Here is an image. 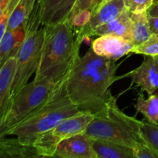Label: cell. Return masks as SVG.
Segmentation results:
<instances>
[{"instance_id":"9a60e30c","label":"cell","mask_w":158,"mask_h":158,"mask_svg":"<svg viewBox=\"0 0 158 158\" xmlns=\"http://www.w3.org/2000/svg\"><path fill=\"white\" fill-rule=\"evenodd\" d=\"M1 158L42 157L33 143H26L15 137L14 138H0Z\"/></svg>"},{"instance_id":"e0dca14e","label":"cell","mask_w":158,"mask_h":158,"mask_svg":"<svg viewBox=\"0 0 158 158\" xmlns=\"http://www.w3.org/2000/svg\"><path fill=\"white\" fill-rule=\"evenodd\" d=\"M102 0H77L69 18V23L76 31L86 26Z\"/></svg>"},{"instance_id":"44dd1931","label":"cell","mask_w":158,"mask_h":158,"mask_svg":"<svg viewBox=\"0 0 158 158\" xmlns=\"http://www.w3.org/2000/svg\"><path fill=\"white\" fill-rule=\"evenodd\" d=\"M36 2L37 0H19L9 18L7 29L12 30L23 26L32 14Z\"/></svg>"},{"instance_id":"ac0fdd59","label":"cell","mask_w":158,"mask_h":158,"mask_svg":"<svg viewBox=\"0 0 158 158\" xmlns=\"http://www.w3.org/2000/svg\"><path fill=\"white\" fill-rule=\"evenodd\" d=\"M97 158H134V150L109 140H92Z\"/></svg>"},{"instance_id":"7c38bea8","label":"cell","mask_w":158,"mask_h":158,"mask_svg":"<svg viewBox=\"0 0 158 158\" xmlns=\"http://www.w3.org/2000/svg\"><path fill=\"white\" fill-rule=\"evenodd\" d=\"M77 0H37L43 26L69 20Z\"/></svg>"},{"instance_id":"484cf974","label":"cell","mask_w":158,"mask_h":158,"mask_svg":"<svg viewBox=\"0 0 158 158\" xmlns=\"http://www.w3.org/2000/svg\"><path fill=\"white\" fill-rule=\"evenodd\" d=\"M134 158H158V151L145 143L134 148Z\"/></svg>"},{"instance_id":"4dcf8cb0","label":"cell","mask_w":158,"mask_h":158,"mask_svg":"<svg viewBox=\"0 0 158 158\" xmlns=\"http://www.w3.org/2000/svg\"><path fill=\"white\" fill-rule=\"evenodd\" d=\"M153 35H156V36H157V37H158V32H157V33H156V34H153Z\"/></svg>"},{"instance_id":"8992f818","label":"cell","mask_w":158,"mask_h":158,"mask_svg":"<svg viewBox=\"0 0 158 158\" xmlns=\"http://www.w3.org/2000/svg\"><path fill=\"white\" fill-rule=\"evenodd\" d=\"M60 82L33 80L25 85L14 96L6 117L0 121V138L44 104Z\"/></svg>"},{"instance_id":"4fadbf2b","label":"cell","mask_w":158,"mask_h":158,"mask_svg":"<svg viewBox=\"0 0 158 158\" xmlns=\"http://www.w3.org/2000/svg\"><path fill=\"white\" fill-rule=\"evenodd\" d=\"M18 53L9 57L0 69V121L4 119L12 100V87Z\"/></svg>"},{"instance_id":"8fae6325","label":"cell","mask_w":158,"mask_h":158,"mask_svg":"<svg viewBox=\"0 0 158 158\" xmlns=\"http://www.w3.org/2000/svg\"><path fill=\"white\" fill-rule=\"evenodd\" d=\"M134 46V43L123 37L114 35H100L92 43L91 47L99 56L117 61L130 53Z\"/></svg>"},{"instance_id":"52a82bcc","label":"cell","mask_w":158,"mask_h":158,"mask_svg":"<svg viewBox=\"0 0 158 158\" xmlns=\"http://www.w3.org/2000/svg\"><path fill=\"white\" fill-rule=\"evenodd\" d=\"M94 116L89 111H79L39 136L34 140V147L42 157H53L59 143L65 139L84 133Z\"/></svg>"},{"instance_id":"9c48e42d","label":"cell","mask_w":158,"mask_h":158,"mask_svg":"<svg viewBox=\"0 0 158 158\" xmlns=\"http://www.w3.org/2000/svg\"><path fill=\"white\" fill-rule=\"evenodd\" d=\"M145 56L140 66L122 77L131 78L132 84H136L149 95L158 89V56Z\"/></svg>"},{"instance_id":"4316f807","label":"cell","mask_w":158,"mask_h":158,"mask_svg":"<svg viewBox=\"0 0 158 158\" xmlns=\"http://www.w3.org/2000/svg\"><path fill=\"white\" fill-rule=\"evenodd\" d=\"M148 21H149L150 28L153 34L158 32V15H148Z\"/></svg>"},{"instance_id":"7a4b0ae2","label":"cell","mask_w":158,"mask_h":158,"mask_svg":"<svg viewBox=\"0 0 158 158\" xmlns=\"http://www.w3.org/2000/svg\"><path fill=\"white\" fill-rule=\"evenodd\" d=\"M44 40L35 80L46 79L55 83L63 80L80 56L81 43L76 39L69 21L43 26Z\"/></svg>"},{"instance_id":"6da1fadb","label":"cell","mask_w":158,"mask_h":158,"mask_svg":"<svg viewBox=\"0 0 158 158\" xmlns=\"http://www.w3.org/2000/svg\"><path fill=\"white\" fill-rule=\"evenodd\" d=\"M119 64L96 53L89 48L79 56L66 77V89L71 100L80 110L92 114L101 110L110 96L111 85L117 80Z\"/></svg>"},{"instance_id":"5bb4252c","label":"cell","mask_w":158,"mask_h":158,"mask_svg":"<svg viewBox=\"0 0 158 158\" xmlns=\"http://www.w3.org/2000/svg\"><path fill=\"white\" fill-rule=\"evenodd\" d=\"M133 20L131 18V12L125 9L118 17L106 24L99 26L93 32V35H114L123 37L133 42Z\"/></svg>"},{"instance_id":"ffe728a7","label":"cell","mask_w":158,"mask_h":158,"mask_svg":"<svg viewBox=\"0 0 158 158\" xmlns=\"http://www.w3.org/2000/svg\"><path fill=\"white\" fill-rule=\"evenodd\" d=\"M135 109L137 113H141L145 119L154 123H158V95L149 94L148 99H145L142 93L139 94L136 100Z\"/></svg>"},{"instance_id":"5b68a950","label":"cell","mask_w":158,"mask_h":158,"mask_svg":"<svg viewBox=\"0 0 158 158\" xmlns=\"http://www.w3.org/2000/svg\"><path fill=\"white\" fill-rule=\"evenodd\" d=\"M40 9L36 2L32 14L23 23L26 35L17 56L12 98L27 84L31 76L35 73L39 67L44 40V29L43 26L40 29Z\"/></svg>"},{"instance_id":"2e32d148","label":"cell","mask_w":158,"mask_h":158,"mask_svg":"<svg viewBox=\"0 0 158 158\" xmlns=\"http://www.w3.org/2000/svg\"><path fill=\"white\" fill-rule=\"evenodd\" d=\"M24 26H21L15 29H7L0 38V66L10 56L19 51L25 38Z\"/></svg>"},{"instance_id":"3957f363","label":"cell","mask_w":158,"mask_h":158,"mask_svg":"<svg viewBox=\"0 0 158 158\" xmlns=\"http://www.w3.org/2000/svg\"><path fill=\"white\" fill-rule=\"evenodd\" d=\"M66 77L60 82L44 104L10 130L4 137L14 136L24 143H33L39 136L80 111L68 94Z\"/></svg>"},{"instance_id":"7402d4cb","label":"cell","mask_w":158,"mask_h":158,"mask_svg":"<svg viewBox=\"0 0 158 158\" xmlns=\"http://www.w3.org/2000/svg\"><path fill=\"white\" fill-rule=\"evenodd\" d=\"M142 134L149 146L158 151V123H154L144 119L142 120Z\"/></svg>"},{"instance_id":"603a6c76","label":"cell","mask_w":158,"mask_h":158,"mask_svg":"<svg viewBox=\"0 0 158 158\" xmlns=\"http://www.w3.org/2000/svg\"><path fill=\"white\" fill-rule=\"evenodd\" d=\"M131 52L148 56H158V37L153 35L144 43L134 46Z\"/></svg>"},{"instance_id":"ba28073f","label":"cell","mask_w":158,"mask_h":158,"mask_svg":"<svg viewBox=\"0 0 158 158\" xmlns=\"http://www.w3.org/2000/svg\"><path fill=\"white\" fill-rule=\"evenodd\" d=\"M126 9L124 0H110L101 3L91 15L89 23L83 27L74 31L76 39L80 43L89 36L97 28L106 24L118 17Z\"/></svg>"},{"instance_id":"d4e9b609","label":"cell","mask_w":158,"mask_h":158,"mask_svg":"<svg viewBox=\"0 0 158 158\" xmlns=\"http://www.w3.org/2000/svg\"><path fill=\"white\" fill-rule=\"evenodd\" d=\"M126 9L131 13L147 12L154 4V0H124Z\"/></svg>"},{"instance_id":"cb8c5ba5","label":"cell","mask_w":158,"mask_h":158,"mask_svg":"<svg viewBox=\"0 0 158 158\" xmlns=\"http://www.w3.org/2000/svg\"><path fill=\"white\" fill-rule=\"evenodd\" d=\"M19 0H9L4 10L0 13V38L7 29L9 18Z\"/></svg>"},{"instance_id":"f1b7e54d","label":"cell","mask_w":158,"mask_h":158,"mask_svg":"<svg viewBox=\"0 0 158 158\" xmlns=\"http://www.w3.org/2000/svg\"><path fill=\"white\" fill-rule=\"evenodd\" d=\"M108 1H110V0H102L101 3H104V2H108ZM101 3H100V4H101Z\"/></svg>"},{"instance_id":"f546056e","label":"cell","mask_w":158,"mask_h":158,"mask_svg":"<svg viewBox=\"0 0 158 158\" xmlns=\"http://www.w3.org/2000/svg\"><path fill=\"white\" fill-rule=\"evenodd\" d=\"M156 3H158V0H154V4H156Z\"/></svg>"},{"instance_id":"277c9868","label":"cell","mask_w":158,"mask_h":158,"mask_svg":"<svg viewBox=\"0 0 158 158\" xmlns=\"http://www.w3.org/2000/svg\"><path fill=\"white\" fill-rule=\"evenodd\" d=\"M141 128L142 120L120 110L117 98L110 94L104 107L94 114L84 133L92 138L109 140L134 150L146 143Z\"/></svg>"},{"instance_id":"83f0119b","label":"cell","mask_w":158,"mask_h":158,"mask_svg":"<svg viewBox=\"0 0 158 158\" xmlns=\"http://www.w3.org/2000/svg\"><path fill=\"white\" fill-rule=\"evenodd\" d=\"M148 13L150 15H158V3L152 5V6L148 10Z\"/></svg>"},{"instance_id":"30bf717a","label":"cell","mask_w":158,"mask_h":158,"mask_svg":"<svg viewBox=\"0 0 158 158\" xmlns=\"http://www.w3.org/2000/svg\"><path fill=\"white\" fill-rule=\"evenodd\" d=\"M92 140V137L85 133L65 139L59 143L53 157L97 158Z\"/></svg>"},{"instance_id":"d6986e66","label":"cell","mask_w":158,"mask_h":158,"mask_svg":"<svg viewBox=\"0 0 158 158\" xmlns=\"http://www.w3.org/2000/svg\"><path fill=\"white\" fill-rule=\"evenodd\" d=\"M133 20V43L134 46H138L149 40L153 35L148 21V14L147 12L131 13Z\"/></svg>"}]
</instances>
